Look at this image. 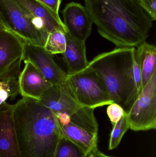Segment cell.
<instances>
[{"label": "cell", "mask_w": 156, "mask_h": 157, "mask_svg": "<svg viewBox=\"0 0 156 157\" xmlns=\"http://www.w3.org/2000/svg\"><path fill=\"white\" fill-rule=\"evenodd\" d=\"M141 6L149 15L153 21L156 20V0H139Z\"/></svg>", "instance_id": "22"}, {"label": "cell", "mask_w": 156, "mask_h": 157, "mask_svg": "<svg viewBox=\"0 0 156 157\" xmlns=\"http://www.w3.org/2000/svg\"><path fill=\"white\" fill-rule=\"evenodd\" d=\"M66 33L56 30L49 34L44 48L51 55L63 54L66 48Z\"/></svg>", "instance_id": "17"}, {"label": "cell", "mask_w": 156, "mask_h": 157, "mask_svg": "<svg viewBox=\"0 0 156 157\" xmlns=\"http://www.w3.org/2000/svg\"><path fill=\"white\" fill-rule=\"evenodd\" d=\"M100 35L117 48L136 47L146 41L153 20L139 0H84Z\"/></svg>", "instance_id": "1"}, {"label": "cell", "mask_w": 156, "mask_h": 157, "mask_svg": "<svg viewBox=\"0 0 156 157\" xmlns=\"http://www.w3.org/2000/svg\"><path fill=\"white\" fill-rule=\"evenodd\" d=\"M129 129V124L125 114L113 126L109 141V149L112 150L117 148L125 133Z\"/></svg>", "instance_id": "20"}, {"label": "cell", "mask_w": 156, "mask_h": 157, "mask_svg": "<svg viewBox=\"0 0 156 157\" xmlns=\"http://www.w3.org/2000/svg\"><path fill=\"white\" fill-rule=\"evenodd\" d=\"M86 157H112L103 154L101 152L99 151V149L94 151V152L92 153L91 154L87 156Z\"/></svg>", "instance_id": "24"}, {"label": "cell", "mask_w": 156, "mask_h": 157, "mask_svg": "<svg viewBox=\"0 0 156 157\" xmlns=\"http://www.w3.org/2000/svg\"><path fill=\"white\" fill-rule=\"evenodd\" d=\"M17 3L34 19L43 23L48 33L60 30L67 33L59 15L55 13L38 0H15Z\"/></svg>", "instance_id": "13"}, {"label": "cell", "mask_w": 156, "mask_h": 157, "mask_svg": "<svg viewBox=\"0 0 156 157\" xmlns=\"http://www.w3.org/2000/svg\"><path fill=\"white\" fill-rule=\"evenodd\" d=\"M129 129L135 132L156 128V71L125 114Z\"/></svg>", "instance_id": "7"}, {"label": "cell", "mask_w": 156, "mask_h": 157, "mask_svg": "<svg viewBox=\"0 0 156 157\" xmlns=\"http://www.w3.org/2000/svg\"><path fill=\"white\" fill-rule=\"evenodd\" d=\"M60 127L61 136L82 148L88 155L98 149V133L83 129L71 122L60 125Z\"/></svg>", "instance_id": "15"}, {"label": "cell", "mask_w": 156, "mask_h": 157, "mask_svg": "<svg viewBox=\"0 0 156 157\" xmlns=\"http://www.w3.org/2000/svg\"><path fill=\"white\" fill-rule=\"evenodd\" d=\"M14 105L13 119L22 157H53L61 137L56 114L39 101L24 98Z\"/></svg>", "instance_id": "2"}, {"label": "cell", "mask_w": 156, "mask_h": 157, "mask_svg": "<svg viewBox=\"0 0 156 157\" xmlns=\"http://www.w3.org/2000/svg\"><path fill=\"white\" fill-rule=\"evenodd\" d=\"M87 68L96 74L113 102L128 113L143 89L136 48H117L101 53Z\"/></svg>", "instance_id": "3"}, {"label": "cell", "mask_w": 156, "mask_h": 157, "mask_svg": "<svg viewBox=\"0 0 156 157\" xmlns=\"http://www.w3.org/2000/svg\"><path fill=\"white\" fill-rule=\"evenodd\" d=\"M14 105L0 106V157H22L13 119Z\"/></svg>", "instance_id": "11"}, {"label": "cell", "mask_w": 156, "mask_h": 157, "mask_svg": "<svg viewBox=\"0 0 156 157\" xmlns=\"http://www.w3.org/2000/svg\"><path fill=\"white\" fill-rule=\"evenodd\" d=\"M136 48L140 63L143 88L156 71V48L154 45L145 41L136 47Z\"/></svg>", "instance_id": "16"}, {"label": "cell", "mask_w": 156, "mask_h": 157, "mask_svg": "<svg viewBox=\"0 0 156 157\" xmlns=\"http://www.w3.org/2000/svg\"><path fill=\"white\" fill-rule=\"evenodd\" d=\"M5 29H8L2 23L0 22V31L1 30H5Z\"/></svg>", "instance_id": "25"}, {"label": "cell", "mask_w": 156, "mask_h": 157, "mask_svg": "<svg viewBox=\"0 0 156 157\" xmlns=\"http://www.w3.org/2000/svg\"><path fill=\"white\" fill-rule=\"evenodd\" d=\"M107 113L113 126L125 114V113L120 105L115 102H112L108 105Z\"/></svg>", "instance_id": "21"}, {"label": "cell", "mask_w": 156, "mask_h": 157, "mask_svg": "<svg viewBox=\"0 0 156 157\" xmlns=\"http://www.w3.org/2000/svg\"><path fill=\"white\" fill-rule=\"evenodd\" d=\"M67 82L75 98L83 107L95 109L113 102L100 78L90 69L67 75Z\"/></svg>", "instance_id": "6"}, {"label": "cell", "mask_w": 156, "mask_h": 157, "mask_svg": "<svg viewBox=\"0 0 156 157\" xmlns=\"http://www.w3.org/2000/svg\"><path fill=\"white\" fill-rule=\"evenodd\" d=\"M67 45L63 55L67 68V75L71 76L81 72L88 67L85 42L79 41L66 33Z\"/></svg>", "instance_id": "14"}, {"label": "cell", "mask_w": 156, "mask_h": 157, "mask_svg": "<svg viewBox=\"0 0 156 157\" xmlns=\"http://www.w3.org/2000/svg\"><path fill=\"white\" fill-rule=\"evenodd\" d=\"M61 13L67 33L75 39L85 42L91 34L93 24L85 6L71 2L66 5Z\"/></svg>", "instance_id": "10"}, {"label": "cell", "mask_w": 156, "mask_h": 157, "mask_svg": "<svg viewBox=\"0 0 156 157\" xmlns=\"http://www.w3.org/2000/svg\"><path fill=\"white\" fill-rule=\"evenodd\" d=\"M0 17L8 29L25 43L44 48L49 33L15 0H0Z\"/></svg>", "instance_id": "5"}, {"label": "cell", "mask_w": 156, "mask_h": 157, "mask_svg": "<svg viewBox=\"0 0 156 157\" xmlns=\"http://www.w3.org/2000/svg\"><path fill=\"white\" fill-rule=\"evenodd\" d=\"M17 78H7L0 80V106L9 98L14 99L19 92Z\"/></svg>", "instance_id": "19"}, {"label": "cell", "mask_w": 156, "mask_h": 157, "mask_svg": "<svg viewBox=\"0 0 156 157\" xmlns=\"http://www.w3.org/2000/svg\"><path fill=\"white\" fill-rule=\"evenodd\" d=\"M86 152L70 140L61 136L53 157H86Z\"/></svg>", "instance_id": "18"}, {"label": "cell", "mask_w": 156, "mask_h": 157, "mask_svg": "<svg viewBox=\"0 0 156 157\" xmlns=\"http://www.w3.org/2000/svg\"><path fill=\"white\" fill-rule=\"evenodd\" d=\"M44 4L55 13L59 14V10L61 0H38Z\"/></svg>", "instance_id": "23"}, {"label": "cell", "mask_w": 156, "mask_h": 157, "mask_svg": "<svg viewBox=\"0 0 156 157\" xmlns=\"http://www.w3.org/2000/svg\"><path fill=\"white\" fill-rule=\"evenodd\" d=\"M0 22H2V20H1V17H0Z\"/></svg>", "instance_id": "26"}, {"label": "cell", "mask_w": 156, "mask_h": 157, "mask_svg": "<svg viewBox=\"0 0 156 157\" xmlns=\"http://www.w3.org/2000/svg\"><path fill=\"white\" fill-rule=\"evenodd\" d=\"M24 60L29 61L52 85H60L67 81V74L55 62L52 55L43 47L25 43Z\"/></svg>", "instance_id": "9"}, {"label": "cell", "mask_w": 156, "mask_h": 157, "mask_svg": "<svg viewBox=\"0 0 156 157\" xmlns=\"http://www.w3.org/2000/svg\"><path fill=\"white\" fill-rule=\"evenodd\" d=\"M18 77L19 92L22 97L39 101L43 94L52 86L29 61Z\"/></svg>", "instance_id": "12"}, {"label": "cell", "mask_w": 156, "mask_h": 157, "mask_svg": "<svg viewBox=\"0 0 156 157\" xmlns=\"http://www.w3.org/2000/svg\"><path fill=\"white\" fill-rule=\"evenodd\" d=\"M39 101L55 114H67L70 117L72 123L98 133L99 125L94 115V109L83 107L79 103L67 81L61 85H52Z\"/></svg>", "instance_id": "4"}, {"label": "cell", "mask_w": 156, "mask_h": 157, "mask_svg": "<svg viewBox=\"0 0 156 157\" xmlns=\"http://www.w3.org/2000/svg\"><path fill=\"white\" fill-rule=\"evenodd\" d=\"M25 43L9 29L0 31V80L18 78Z\"/></svg>", "instance_id": "8"}]
</instances>
